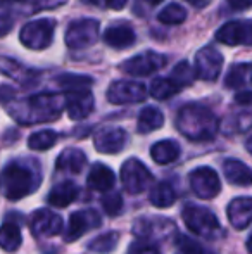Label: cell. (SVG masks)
Returning a JSON list of instances; mask_svg holds the SVG:
<instances>
[{"label": "cell", "mask_w": 252, "mask_h": 254, "mask_svg": "<svg viewBox=\"0 0 252 254\" xmlns=\"http://www.w3.org/2000/svg\"><path fill=\"white\" fill-rule=\"evenodd\" d=\"M223 171H225V177L230 184L242 185V187L251 185V170L246 163H242V161L226 159L225 164H223Z\"/></svg>", "instance_id": "21"}, {"label": "cell", "mask_w": 252, "mask_h": 254, "mask_svg": "<svg viewBox=\"0 0 252 254\" xmlns=\"http://www.w3.org/2000/svg\"><path fill=\"white\" fill-rule=\"evenodd\" d=\"M64 104L67 107V113H69L71 120H85L88 114L94 111L95 101L94 95L90 90H74V92H67L64 95Z\"/></svg>", "instance_id": "17"}, {"label": "cell", "mask_w": 252, "mask_h": 254, "mask_svg": "<svg viewBox=\"0 0 252 254\" xmlns=\"http://www.w3.org/2000/svg\"><path fill=\"white\" fill-rule=\"evenodd\" d=\"M21 246V230L14 223H3L0 227V248L7 253L17 251Z\"/></svg>", "instance_id": "27"}, {"label": "cell", "mask_w": 252, "mask_h": 254, "mask_svg": "<svg viewBox=\"0 0 252 254\" xmlns=\"http://www.w3.org/2000/svg\"><path fill=\"white\" fill-rule=\"evenodd\" d=\"M176 248H178V254H214L204 248L202 244H199L197 241L187 237V235H180L176 239Z\"/></svg>", "instance_id": "35"}, {"label": "cell", "mask_w": 252, "mask_h": 254, "mask_svg": "<svg viewBox=\"0 0 252 254\" xmlns=\"http://www.w3.org/2000/svg\"><path fill=\"white\" fill-rule=\"evenodd\" d=\"M252 3V0H228V5L233 7L237 10H244V9H249Z\"/></svg>", "instance_id": "42"}, {"label": "cell", "mask_w": 252, "mask_h": 254, "mask_svg": "<svg viewBox=\"0 0 252 254\" xmlns=\"http://www.w3.org/2000/svg\"><path fill=\"white\" fill-rule=\"evenodd\" d=\"M101 35V23L92 17H83V19H76L67 26L66 30V45L74 51L80 49H87L94 45L99 40Z\"/></svg>", "instance_id": "6"}, {"label": "cell", "mask_w": 252, "mask_h": 254, "mask_svg": "<svg viewBox=\"0 0 252 254\" xmlns=\"http://www.w3.org/2000/svg\"><path fill=\"white\" fill-rule=\"evenodd\" d=\"M57 170L69 171V173H80L87 166V156L80 149H66L57 157Z\"/></svg>", "instance_id": "23"}, {"label": "cell", "mask_w": 252, "mask_h": 254, "mask_svg": "<svg viewBox=\"0 0 252 254\" xmlns=\"http://www.w3.org/2000/svg\"><path fill=\"white\" fill-rule=\"evenodd\" d=\"M249 76H251V64L249 63L233 64L225 76V85L228 88H240V87H244V85L249 83Z\"/></svg>", "instance_id": "28"}, {"label": "cell", "mask_w": 252, "mask_h": 254, "mask_svg": "<svg viewBox=\"0 0 252 254\" xmlns=\"http://www.w3.org/2000/svg\"><path fill=\"white\" fill-rule=\"evenodd\" d=\"M185 2H189L190 5L199 7V9H201V7H205V5H207L209 0H185Z\"/></svg>", "instance_id": "44"}, {"label": "cell", "mask_w": 252, "mask_h": 254, "mask_svg": "<svg viewBox=\"0 0 252 254\" xmlns=\"http://www.w3.org/2000/svg\"><path fill=\"white\" fill-rule=\"evenodd\" d=\"M118 239H119L118 232H107V234H102L101 237L94 239V241L88 244V249H90L92 253L107 254L118 246Z\"/></svg>", "instance_id": "33"}, {"label": "cell", "mask_w": 252, "mask_h": 254, "mask_svg": "<svg viewBox=\"0 0 252 254\" xmlns=\"http://www.w3.org/2000/svg\"><path fill=\"white\" fill-rule=\"evenodd\" d=\"M223 67V56L216 49L204 47L195 54V78H201L204 81H214L219 76Z\"/></svg>", "instance_id": "11"}, {"label": "cell", "mask_w": 252, "mask_h": 254, "mask_svg": "<svg viewBox=\"0 0 252 254\" xmlns=\"http://www.w3.org/2000/svg\"><path fill=\"white\" fill-rule=\"evenodd\" d=\"M176 128L190 140H211L218 131V118L201 104H187L176 114Z\"/></svg>", "instance_id": "2"}, {"label": "cell", "mask_w": 252, "mask_h": 254, "mask_svg": "<svg viewBox=\"0 0 252 254\" xmlns=\"http://www.w3.org/2000/svg\"><path fill=\"white\" fill-rule=\"evenodd\" d=\"M94 83L90 76L85 74H71L64 73L57 78V85L62 87L66 92H74V90H88V87Z\"/></svg>", "instance_id": "30"}, {"label": "cell", "mask_w": 252, "mask_h": 254, "mask_svg": "<svg viewBox=\"0 0 252 254\" xmlns=\"http://www.w3.org/2000/svg\"><path fill=\"white\" fill-rule=\"evenodd\" d=\"M128 254H159L157 248L152 244H147L144 241L133 242V244L128 248Z\"/></svg>", "instance_id": "37"}, {"label": "cell", "mask_w": 252, "mask_h": 254, "mask_svg": "<svg viewBox=\"0 0 252 254\" xmlns=\"http://www.w3.org/2000/svg\"><path fill=\"white\" fill-rule=\"evenodd\" d=\"M171 232H175V223L166 218L152 216V218H138L133 223V234L145 241L152 239H164Z\"/></svg>", "instance_id": "12"}, {"label": "cell", "mask_w": 252, "mask_h": 254, "mask_svg": "<svg viewBox=\"0 0 252 254\" xmlns=\"http://www.w3.org/2000/svg\"><path fill=\"white\" fill-rule=\"evenodd\" d=\"M216 40L225 45H251L252 23L249 19L230 21L216 31Z\"/></svg>", "instance_id": "13"}, {"label": "cell", "mask_w": 252, "mask_h": 254, "mask_svg": "<svg viewBox=\"0 0 252 254\" xmlns=\"http://www.w3.org/2000/svg\"><path fill=\"white\" fill-rule=\"evenodd\" d=\"M114 182H116L114 171L109 166H105V164H101V163L94 164L90 173H88V185L97 192L111 190V189L114 187Z\"/></svg>", "instance_id": "20"}, {"label": "cell", "mask_w": 252, "mask_h": 254, "mask_svg": "<svg viewBox=\"0 0 252 254\" xmlns=\"http://www.w3.org/2000/svg\"><path fill=\"white\" fill-rule=\"evenodd\" d=\"M228 220L237 230H246L252 220V199L237 197L228 204Z\"/></svg>", "instance_id": "18"}, {"label": "cell", "mask_w": 252, "mask_h": 254, "mask_svg": "<svg viewBox=\"0 0 252 254\" xmlns=\"http://www.w3.org/2000/svg\"><path fill=\"white\" fill-rule=\"evenodd\" d=\"M76 197H78V187L69 180L61 182L55 187H52V190L49 192V202L55 207L69 206Z\"/></svg>", "instance_id": "22"}, {"label": "cell", "mask_w": 252, "mask_h": 254, "mask_svg": "<svg viewBox=\"0 0 252 254\" xmlns=\"http://www.w3.org/2000/svg\"><path fill=\"white\" fill-rule=\"evenodd\" d=\"M147 88L140 81L119 80L112 81L107 88V101L111 104H137L145 101Z\"/></svg>", "instance_id": "10"}, {"label": "cell", "mask_w": 252, "mask_h": 254, "mask_svg": "<svg viewBox=\"0 0 252 254\" xmlns=\"http://www.w3.org/2000/svg\"><path fill=\"white\" fill-rule=\"evenodd\" d=\"M235 101L239 104H244V106H249V104H251V92L244 90V92H240V94H237Z\"/></svg>", "instance_id": "43"}, {"label": "cell", "mask_w": 252, "mask_h": 254, "mask_svg": "<svg viewBox=\"0 0 252 254\" xmlns=\"http://www.w3.org/2000/svg\"><path fill=\"white\" fill-rule=\"evenodd\" d=\"M57 142V133L54 130H42L33 133L28 138V145L33 151H47V149L54 147Z\"/></svg>", "instance_id": "31"}, {"label": "cell", "mask_w": 252, "mask_h": 254, "mask_svg": "<svg viewBox=\"0 0 252 254\" xmlns=\"http://www.w3.org/2000/svg\"><path fill=\"white\" fill-rule=\"evenodd\" d=\"M9 2H17V0H9Z\"/></svg>", "instance_id": "46"}, {"label": "cell", "mask_w": 252, "mask_h": 254, "mask_svg": "<svg viewBox=\"0 0 252 254\" xmlns=\"http://www.w3.org/2000/svg\"><path fill=\"white\" fill-rule=\"evenodd\" d=\"M10 30H12V19L5 14H0V38L5 37Z\"/></svg>", "instance_id": "40"}, {"label": "cell", "mask_w": 252, "mask_h": 254, "mask_svg": "<svg viewBox=\"0 0 252 254\" xmlns=\"http://www.w3.org/2000/svg\"><path fill=\"white\" fill-rule=\"evenodd\" d=\"M14 99V88L7 87V85H2L0 87V102H9Z\"/></svg>", "instance_id": "41"}, {"label": "cell", "mask_w": 252, "mask_h": 254, "mask_svg": "<svg viewBox=\"0 0 252 254\" xmlns=\"http://www.w3.org/2000/svg\"><path fill=\"white\" fill-rule=\"evenodd\" d=\"M157 19L162 24H182L187 19V10L180 3H169L157 14Z\"/></svg>", "instance_id": "32"}, {"label": "cell", "mask_w": 252, "mask_h": 254, "mask_svg": "<svg viewBox=\"0 0 252 254\" xmlns=\"http://www.w3.org/2000/svg\"><path fill=\"white\" fill-rule=\"evenodd\" d=\"M35 187H37V180L31 170L17 163L7 164L0 175V192L3 194V197L10 201L26 197L35 190Z\"/></svg>", "instance_id": "3"}, {"label": "cell", "mask_w": 252, "mask_h": 254, "mask_svg": "<svg viewBox=\"0 0 252 254\" xmlns=\"http://www.w3.org/2000/svg\"><path fill=\"white\" fill-rule=\"evenodd\" d=\"M151 156L157 164H169L178 159L180 145L175 140H161L152 145Z\"/></svg>", "instance_id": "25"}, {"label": "cell", "mask_w": 252, "mask_h": 254, "mask_svg": "<svg viewBox=\"0 0 252 254\" xmlns=\"http://www.w3.org/2000/svg\"><path fill=\"white\" fill-rule=\"evenodd\" d=\"M164 125V114L157 109V107L147 106L142 109L140 116H138V125L137 130L140 133H151V131H155Z\"/></svg>", "instance_id": "24"}, {"label": "cell", "mask_w": 252, "mask_h": 254, "mask_svg": "<svg viewBox=\"0 0 252 254\" xmlns=\"http://www.w3.org/2000/svg\"><path fill=\"white\" fill-rule=\"evenodd\" d=\"M64 95L59 94H37L17 102L9 109L10 116L23 125L45 123L61 116L64 109Z\"/></svg>", "instance_id": "1"}, {"label": "cell", "mask_w": 252, "mask_h": 254, "mask_svg": "<svg viewBox=\"0 0 252 254\" xmlns=\"http://www.w3.org/2000/svg\"><path fill=\"white\" fill-rule=\"evenodd\" d=\"M182 216L187 227H189L195 235H199V237L214 239L216 235H219V232H221L218 218H216V214L211 213L207 207L195 206V204H187L182 211Z\"/></svg>", "instance_id": "4"}, {"label": "cell", "mask_w": 252, "mask_h": 254, "mask_svg": "<svg viewBox=\"0 0 252 254\" xmlns=\"http://www.w3.org/2000/svg\"><path fill=\"white\" fill-rule=\"evenodd\" d=\"M135 35L133 28L128 26L125 23H118L109 26L107 30L104 31V42L109 45V47L114 49H128L135 44Z\"/></svg>", "instance_id": "19"}, {"label": "cell", "mask_w": 252, "mask_h": 254, "mask_svg": "<svg viewBox=\"0 0 252 254\" xmlns=\"http://www.w3.org/2000/svg\"><path fill=\"white\" fill-rule=\"evenodd\" d=\"M121 182L128 194H140L152 184V173L142 161L131 157L121 168Z\"/></svg>", "instance_id": "7"}, {"label": "cell", "mask_w": 252, "mask_h": 254, "mask_svg": "<svg viewBox=\"0 0 252 254\" xmlns=\"http://www.w3.org/2000/svg\"><path fill=\"white\" fill-rule=\"evenodd\" d=\"M169 80H173L176 85H178L180 88L183 87H189L192 81L195 80V73H194V66H190L187 61H183V63H178L175 66V69H173L171 76H169Z\"/></svg>", "instance_id": "34"}, {"label": "cell", "mask_w": 252, "mask_h": 254, "mask_svg": "<svg viewBox=\"0 0 252 254\" xmlns=\"http://www.w3.org/2000/svg\"><path fill=\"white\" fill-rule=\"evenodd\" d=\"M190 187L201 199H212L221 192V182L212 168L202 166L190 173Z\"/></svg>", "instance_id": "9"}, {"label": "cell", "mask_w": 252, "mask_h": 254, "mask_svg": "<svg viewBox=\"0 0 252 254\" xmlns=\"http://www.w3.org/2000/svg\"><path fill=\"white\" fill-rule=\"evenodd\" d=\"M128 135L123 128L107 127L101 128L94 137V145L102 154H118L126 147Z\"/></svg>", "instance_id": "14"}, {"label": "cell", "mask_w": 252, "mask_h": 254, "mask_svg": "<svg viewBox=\"0 0 252 254\" xmlns=\"http://www.w3.org/2000/svg\"><path fill=\"white\" fill-rule=\"evenodd\" d=\"M145 3H149V5H157V3L164 2V0H144Z\"/></svg>", "instance_id": "45"}, {"label": "cell", "mask_w": 252, "mask_h": 254, "mask_svg": "<svg viewBox=\"0 0 252 254\" xmlns=\"http://www.w3.org/2000/svg\"><path fill=\"white\" fill-rule=\"evenodd\" d=\"M31 234L35 237H54L62 230V218L49 209H38L31 218Z\"/></svg>", "instance_id": "16"}, {"label": "cell", "mask_w": 252, "mask_h": 254, "mask_svg": "<svg viewBox=\"0 0 252 254\" xmlns=\"http://www.w3.org/2000/svg\"><path fill=\"white\" fill-rule=\"evenodd\" d=\"M182 88L169 78H155L151 85V95L157 101H166V99L176 95Z\"/></svg>", "instance_id": "29"}, {"label": "cell", "mask_w": 252, "mask_h": 254, "mask_svg": "<svg viewBox=\"0 0 252 254\" xmlns=\"http://www.w3.org/2000/svg\"><path fill=\"white\" fill-rule=\"evenodd\" d=\"M88 2H94L97 5L109 7V9H114V10H121L128 3V0H88Z\"/></svg>", "instance_id": "39"}, {"label": "cell", "mask_w": 252, "mask_h": 254, "mask_svg": "<svg viewBox=\"0 0 252 254\" xmlns=\"http://www.w3.org/2000/svg\"><path fill=\"white\" fill-rule=\"evenodd\" d=\"M166 61H168V57L162 54L147 51L125 61L121 64V71L131 74V76H149V74L161 69L166 64Z\"/></svg>", "instance_id": "8"}, {"label": "cell", "mask_w": 252, "mask_h": 254, "mask_svg": "<svg viewBox=\"0 0 252 254\" xmlns=\"http://www.w3.org/2000/svg\"><path fill=\"white\" fill-rule=\"evenodd\" d=\"M99 225H101V216L94 209L76 211V213H73L69 216V223H67V228L64 232V241L66 242L78 241L85 232H88L90 228L99 227Z\"/></svg>", "instance_id": "15"}, {"label": "cell", "mask_w": 252, "mask_h": 254, "mask_svg": "<svg viewBox=\"0 0 252 254\" xmlns=\"http://www.w3.org/2000/svg\"><path fill=\"white\" fill-rule=\"evenodd\" d=\"M176 201V194H175V189L171 187L169 184L166 182H161V184L154 185L151 190V204H154L155 207H169L173 206Z\"/></svg>", "instance_id": "26"}, {"label": "cell", "mask_w": 252, "mask_h": 254, "mask_svg": "<svg viewBox=\"0 0 252 254\" xmlns=\"http://www.w3.org/2000/svg\"><path fill=\"white\" fill-rule=\"evenodd\" d=\"M54 31L55 21L50 19V17L30 21V23H26L21 28V44L24 47L31 49V51H44L54 40Z\"/></svg>", "instance_id": "5"}, {"label": "cell", "mask_w": 252, "mask_h": 254, "mask_svg": "<svg viewBox=\"0 0 252 254\" xmlns=\"http://www.w3.org/2000/svg\"><path fill=\"white\" fill-rule=\"evenodd\" d=\"M102 207L109 216H118L123 209V197L119 194H109L102 199Z\"/></svg>", "instance_id": "36"}, {"label": "cell", "mask_w": 252, "mask_h": 254, "mask_svg": "<svg viewBox=\"0 0 252 254\" xmlns=\"http://www.w3.org/2000/svg\"><path fill=\"white\" fill-rule=\"evenodd\" d=\"M67 0H31V9L37 12V10H49L55 9V7L64 5Z\"/></svg>", "instance_id": "38"}]
</instances>
